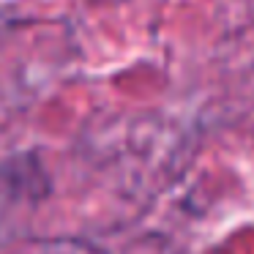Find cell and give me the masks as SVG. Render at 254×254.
<instances>
[]
</instances>
